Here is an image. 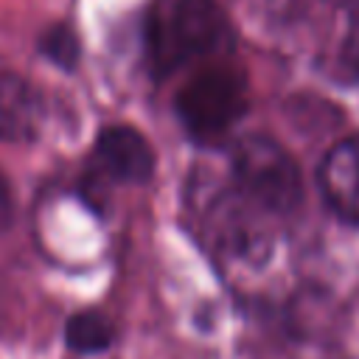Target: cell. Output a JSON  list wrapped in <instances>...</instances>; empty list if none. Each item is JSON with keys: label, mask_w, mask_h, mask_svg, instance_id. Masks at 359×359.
Segmentation results:
<instances>
[{"label": "cell", "mask_w": 359, "mask_h": 359, "mask_svg": "<svg viewBox=\"0 0 359 359\" xmlns=\"http://www.w3.org/2000/svg\"><path fill=\"white\" fill-rule=\"evenodd\" d=\"M14 219V199H11V188L6 174L0 171V230H8Z\"/></svg>", "instance_id": "30bf717a"}, {"label": "cell", "mask_w": 359, "mask_h": 359, "mask_svg": "<svg viewBox=\"0 0 359 359\" xmlns=\"http://www.w3.org/2000/svg\"><path fill=\"white\" fill-rule=\"evenodd\" d=\"M177 112L191 135H222L247 112V84L238 73L227 67L202 70L180 90Z\"/></svg>", "instance_id": "3957f363"}, {"label": "cell", "mask_w": 359, "mask_h": 359, "mask_svg": "<svg viewBox=\"0 0 359 359\" xmlns=\"http://www.w3.org/2000/svg\"><path fill=\"white\" fill-rule=\"evenodd\" d=\"M115 339L112 323L98 311H79L65 325V342L76 353H98L107 351Z\"/></svg>", "instance_id": "52a82bcc"}, {"label": "cell", "mask_w": 359, "mask_h": 359, "mask_svg": "<svg viewBox=\"0 0 359 359\" xmlns=\"http://www.w3.org/2000/svg\"><path fill=\"white\" fill-rule=\"evenodd\" d=\"M233 174L244 196L272 213H289L303 199V177L297 163L266 135H250L236 146Z\"/></svg>", "instance_id": "7a4b0ae2"}, {"label": "cell", "mask_w": 359, "mask_h": 359, "mask_svg": "<svg viewBox=\"0 0 359 359\" xmlns=\"http://www.w3.org/2000/svg\"><path fill=\"white\" fill-rule=\"evenodd\" d=\"M224 20L213 0H165L149 22V56L163 76L219 45Z\"/></svg>", "instance_id": "6da1fadb"}, {"label": "cell", "mask_w": 359, "mask_h": 359, "mask_svg": "<svg viewBox=\"0 0 359 359\" xmlns=\"http://www.w3.org/2000/svg\"><path fill=\"white\" fill-rule=\"evenodd\" d=\"M39 50H42L53 65H59L62 70H73L76 62H79V39H76L73 28L65 25V22H56V25H50V28L42 34Z\"/></svg>", "instance_id": "ba28073f"}, {"label": "cell", "mask_w": 359, "mask_h": 359, "mask_svg": "<svg viewBox=\"0 0 359 359\" xmlns=\"http://www.w3.org/2000/svg\"><path fill=\"white\" fill-rule=\"evenodd\" d=\"M331 3H351V0H331Z\"/></svg>", "instance_id": "8fae6325"}, {"label": "cell", "mask_w": 359, "mask_h": 359, "mask_svg": "<svg viewBox=\"0 0 359 359\" xmlns=\"http://www.w3.org/2000/svg\"><path fill=\"white\" fill-rule=\"evenodd\" d=\"M325 205L348 224H359V135L328 149L317 171Z\"/></svg>", "instance_id": "277c9868"}, {"label": "cell", "mask_w": 359, "mask_h": 359, "mask_svg": "<svg viewBox=\"0 0 359 359\" xmlns=\"http://www.w3.org/2000/svg\"><path fill=\"white\" fill-rule=\"evenodd\" d=\"M342 65L348 73L359 79V0H351L345 39H342Z\"/></svg>", "instance_id": "9c48e42d"}, {"label": "cell", "mask_w": 359, "mask_h": 359, "mask_svg": "<svg viewBox=\"0 0 359 359\" xmlns=\"http://www.w3.org/2000/svg\"><path fill=\"white\" fill-rule=\"evenodd\" d=\"M95 163L121 182H146L154 174V151L132 126H107L95 140Z\"/></svg>", "instance_id": "5b68a950"}, {"label": "cell", "mask_w": 359, "mask_h": 359, "mask_svg": "<svg viewBox=\"0 0 359 359\" xmlns=\"http://www.w3.org/2000/svg\"><path fill=\"white\" fill-rule=\"evenodd\" d=\"M42 123L39 93L20 76L0 70V140H31Z\"/></svg>", "instance_id": "8992f818"}]
</instances>
